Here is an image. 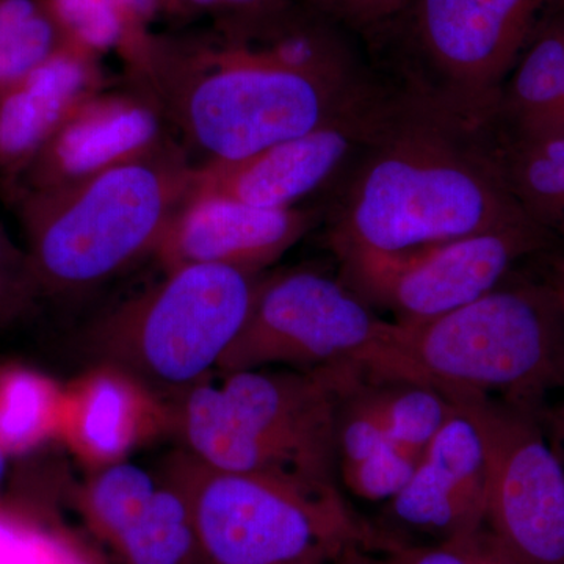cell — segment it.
Instances as JSON below:
<instances>
[{"mask_svg":"<svg viewBox=\"0 0 564 564\" xmlns=\"http://www.w3.org/2000/svg\"><path fill=\"white\" fill-rule=\"evenodd\" d=\"M333 24L288 0L155 32L132 77L161 104L193 169L242 161L321 128L375 88Z\"/></svg>","mask_w":564,"mask_h":564,"instance_id":"1","label":"cell"},{"mask_svg":"<svg viewBox=\"0 0 564 564\" xmlns=\"http://www.w3.org/2000/svg\"><path fill=\"white\" fill-rule=\"evenodd\" d=\"M348 172L329 221L336 256L413 250L530 220L491 133L408 91L395 95L388 121Z\"/></svg>","mask_w":564,"mask_h":564,"instance_id":"2","label":"cell"},{"mask_svg":"<svg viewBox=\"0 0 564 564\" xmlns=\"http://www.w3.org/2000/svg\"><path fill=\"white\" fill-rule=\"evenodd\" d=\"M392 322V321H391ZM367 372L544 413L564 391V315L547 280L508 278L432 321L392 322Z\"/></svg>","mask_w":564,"mask_h":564,"instance_id":"3","label":"cell"},{"mask_svg":"<svg viewBox=\"0 0 564 564\" xmlns=\"http://www.w3.org/2000/svg\"><path fill=\"white\" fill-rule=\"evenodd\" d=\"M193 166L166 144L68 187L18 199L40 300L79 295L154 256L191 188Z\"/></svg>","mask_w":564,"mask_h":564,"instance_id":"4","label":"cell"},{"mask_svg":"<svg viewBox=\"0 0 564 564\" xmlns=\"http://www.w3.org/2000/svg\"><path fill=\"white\" fill-rule=\"evenodd\" d=\"M163 466L191 496L207 564H336L378 543L340 486L225 473L182 448Z\"/></svg>","mask_w":564,"mask_h":564,"instance_id":"5","label":"cell"},{"mask_svg":"<svg viewBox=\"0 0 564 564\" xmlns=\"http://www.w3.org/2000/svg\"><path fill=\"white\" fill-rule=\"evenodd\" d=\"M259 278L217 263L163 272L93 323L88 347L99 364L132 375L166 402L218 369L242 332Z\"/></svg>","mask_w":564,"mask_h":564,"instance_id":"6","label":"cell"},{"mask_svg":"<svg viewBox=\"0 0 564 564\" xmlns=\"http://www.w3.org/2000/svg\"><path fill=\"white\" fill-rule=\"evenodd\" d=\"M560 0H410L415 74L408 93L491 131L500 93Z\"/></svg>","mask_w":564,"mask_h":564,"instance_id":"7","label":"cell"},{"mask_svg":"<svg viewBox=\"0 0 564 564\" xmlns=\"http://www.w3.org/2000/svg\"><path fill=\"white\" fill-rule=\"evenodd\" d=\"M391 326L339 276L288 270L259 278L242 332L217 370L228 375L265 367L303 372L344 364L364 367Z\"/></svg>","mask_w":564,"mask_h":564,"instance_id":"8","label":"cell"},{"mask_svg":"<svg viewBox=\"0 0 564 564\" xmlns=\"http://www.w3.org/2000/svg\"><path fill=\"white\" fill-rule=\"evenodd\" d=\"M558 247L529 220L448 242L397 252L336 256L339 278L395 323L432 321L473 303L513 276L518 263Z\"/></svg>","mask_w":564,"mask_h":564,"instance_id":"9","label":"cell"},{"mask_svg":"<svg viewBox=\"0 0 564 564\" xmlns=\"http://www.w3.org/2000/svg\"><path fill=\"white\" fill-rule=\"evenodd\" d=\"M484 441L486 529L530 564H564V466L543 415L481 395L451 397Z\"/></svg>","mask_w":564,"mask_h":564,"instance_id":"10","label":"cell"},{"mask_svg":"<svg viewBox=\"0 0 564 564\" xmlns=\"http://www.w3.org/2000/svg\"><path fill=\"white\" fill-rule=\"evenodd\" d=\"M336 451L343 488L386 503L406 485L455 404L430 386L334 367Z\"/></svg>","mask_w":564,"mask_h":564,"instance_id":"11","label":"cell"},{"mask_svg":"<svg viewBox=\"0 0 564 564\" xmlns=\"http://www.w3.org/2000/svg\"><path fill=\"white\" fill-rule=\"evenodd\" d=\"M248 440L270 473L340 486L337 470V386L332 370L265 367L223 375L220 383ZM343 488V486H340Z\"/></svg>","mask_w":564,"mask_h":564,"instance_id":"12","label":"cell"},{"mask_svg":"<svg viewBox=\"0 0 564 564\" xmlns=\"http://www.w3.org/2000/svg\"><path fill=\"white\" fill-rule=\"evenodd\" d=\"M395 95L372 88L321 128L242 161L193 169L192 193L225 196L261 209L296 204L348 172L391 115Z\"/></svg>","mask_w":564,"mask_h":564,"instance_id":"13","label":"cell"},{"mask_svg":"<svg viewBox=\"0 0 564 564\" xmlns=\"http://www.w3.org/2000/svg\"><path fill=\"white\" fill-rule=\"evenodd\" d=\"M99 88L76 107L7 187L14 202L68 187L170 144V124L147 87Z\"/></svg>","mask_w":564,"mask_h":564,"instance_id":"14","label":"cell"},{"mask_svg":"<svg viewBox=\"0 0 564 564\" xmlns=\"http://www.w3.org/2000/svg\"><path fill=\"white\" fill-rule=\"evenodd\" d=\"M372 525L389 545L440 544L486 527L484 441L458 406Z\"/></svg>","mask_w":564,"mask_h":564,"instance_id":"15","label":"cell"},{"mask_svg":"<svg viewBox=\"0 0 564 564\" xmlns=\"http://www.w3.org/2000/svg\"><path fill=\"white\" fill-rule=\"evenodd\" d=\"M313 225V214L299 207L261 209L225 196L188 192L154 256L163 272L192 263H217L262 274Z\"/></svg>","mask_w":564,"mask_h":564,"instance_id":"16","label":"cell"},{"mask_svg":"<svg viewBox=\"0 0 564 564\" xmlns=\"http://www.w3.org/2000/svg\"><path fill=\"white\" fill-rule=\"evenodd\" d=\"M170 429L169 403L117 367L99 364L65 388L58 437L91 470L128 459Z\"/></svg>","mask_w":564,"mask_h":564,"instance_id":"17","label":"cell"},{"mask_svg":"<svg viewBox=\"0 0 564 564\" xmlns=\"http://www.w3.org/2000/svg\"><path fill=\"white\" fill-rule=\"evenodd\" d=\"M102 87L101 58L66 43L28 76L0 88V177L6 188L70 111Z\"/></svg>","mask_w":564,"mask_h":564,"instance_id":"18","label":"cell"},{"mask_svg":"<svg viewBox=\"0 0 564 564\" xmlns=\"http://www.w3.org/2000/svg\"><path fill=\"white\" fill-rule=\"evenodd\" d=\"M491 133L500 143L564 135V3L549 11L505 80Z\"/></svg>","mask_w":564,"mask_h":564,"instance_id":"19","label":"cell"},{"mask_svg":"<svg viewBox=\"0 0 564 564\" xmlns=\"http://www.w3.org/2000/svg\"><path fill=\"white\" fill-rule=\"evenodd\" d=\"M161 475L154 497L110 551L121 564H207L187 489L165 466Z\"/></svg>","mask_w":564,"mask_h":564,"instance_id":"20","label":"cell"},{"mask_svg":"<svg viewBox=\"0 0 564 564\" xmlns=\"http://www.w3.org/2000/svg\"><path fill=\"white\" fill-rule=\"evenodd\" d=\"M69 43L102 58L118 54L133 73L155 35L159 0H46Z\"/></svg>","mask_w":564,"mask_h":564,"instance_id":"21","label":"cell"},{"mask_svg":"<svg viewBox=\"0 0 564 564\" xmlns=\"http://www.w3.org/2000/svg\"><path fill=\"white\" fill-rule=\"evenodd\" d=\"M65 388L22 364L0 367V447L20 458L61 434Z\"/></svg>","mask_w":564,"mask_h":564,"instance_id":"22","label":"cell"},{"mask_svg":"<svg viewBox=\"0 0 564 564\" xmlns=\"http://www.w3.org/2000/svg\"><path fill=\"white\" fill-rule=\"evenodd\" d=\"M496 148L505 181L527 217L563 240L564 135L533 143L496 140Z\"/></svg>","mask_w":564,"mask_h":564,"instance_id":"23","label":"cell"},{"mask_svg":"<svg viewBox=\"0 0 564 564\" xmlns=\"http://www.w3.org/2000/svg\"><path fill=\"white\" fill-rule=\"evenodd\" d=\"M161 481V473L122 459L93 470L77 505L88 529L110 549L150 503Z\"/></svg>","mask_w":564,"mask_h":564,"instance_id":"24","label":"cell"},{"mask_svg":"<svg viewBox=\"0 0 564 564\" xmlns=\"http://www.w3.org/2000/svg\"><path fill=\"white\" fill-rule=\"evenodd\" d=\"M66 43L46 0H0V88L28 76Z\"/></svg>","mask_w":564,"mask_h":564,"instance_id":"25","label":"cell"},{"mask_svg":"<svg viewBox=\"0 0 564 564\" xmlns=\"http://www.w3.org/2000/svg\"><path fill=\"white\" fill-rule=\"evenodd\" d=\"M378 564H530L500 543L486 527L440 544L375 547Z\"/></svg>","mask_w":564,"mask_h":564,"instance_id":"26","label":"cell"},{"mask_svg":"<svg viewBox=\"0 0 564 564\" xmlns=\"http://www.w3.org/2000/svg\"><path fill=\"white\" fill-rule=\"evenodd\" d=\"M39 300L28 254L11 240L0 221V326L28 314Z\"/></svg>","mask_w":564,"mask_h":564,"instance_id":"27","label":"cell"},{"mask_svg":"<svg viewBox=\"0 0 564 564\" xmlns=\"http://www.w3.org/2000/svg\"><path fill=\"white\" fill-rule=\"evenodd\" d=\"M337 25L366 31L399 18L410 0H306Z\"/></svg>","mask_w":564,"mask_h":564,"instance_id":"28","label":"cell"},{"mask_svg":"<svg viewBox=\"0 0 564 564\" xmlns=\"http://www.w3.org/2000/svg\"><path fill=\"white\" fill-rule=\"evenodd\" d=\"M282 2L288 0H161V7L162 17H169L172 20L188 21L209 18V21H214L269 9Z\"/></svg>","mask_w":564,"mask_h":564,"instance_id":"29","label":"cell"},{"mask_svg":"<svg viewBox=\"0 0 564 564\" xmlns=\"http://www.w3.org/2000/svg\"><path fill=\"white\" fill-rule=\"evenodd\" d=\"M545 432L564 466V399L556 406H549L543 415Z\"/></svg>","mask_w":564,"mask_h":564,"instance_id":"30","label":"cell"},{"mask_svg":"<svg viewBox=\"0 0 564 564\" xmlns=\"http://www.w3.org/2000/svg\"><path fill=\"white\" fill-rule=\"evenodd\" d=\"M558 248L562 252L552 261L551 272L545 276V280L551 284L564 315V240L558 243Z\"/></svg>","mask_w":564,"mask_h":564,"instance_id":"31","label":"cell"},{"mask_svg":"<svg viewBox=\"0 0 564 564\" xmlns=\"http://www.w3.org/2000/svg\"><path fill=\"white\" fill-rule=\"evenodd\" d=\"M336 564H378L375 547L352 552V554L345 556L344 560Z\"/></svg>","mask_w":564,"mask_h":564,"instance_id":"32","label":"cell"},{"mask_svg":"<svg viewBox=\"0 0 564 564\" xmlns=\"http://www.w3.org/2000/svg\"><path fill=\"white\" fill-rule=\"evenodd\" d=\"M11 456L0 447V491H2L3 484L9 477Z\"/></svg>","mask_w":564,"mask_h":564,"instance_id":"33","label":"cell"},{"mask_svg":"<svg viewBox=\"0 0 564 564\" xmlns=\"http://www.w3.org/2000/svg\"><path fill=\"white\" fill-rule=\"evenodd\" d=\"M0 516H2V500H0Z\"/></svg>","mask_w":564,"mask_h":564,"instance_id":"34","label":"cell"}]
</instances>
